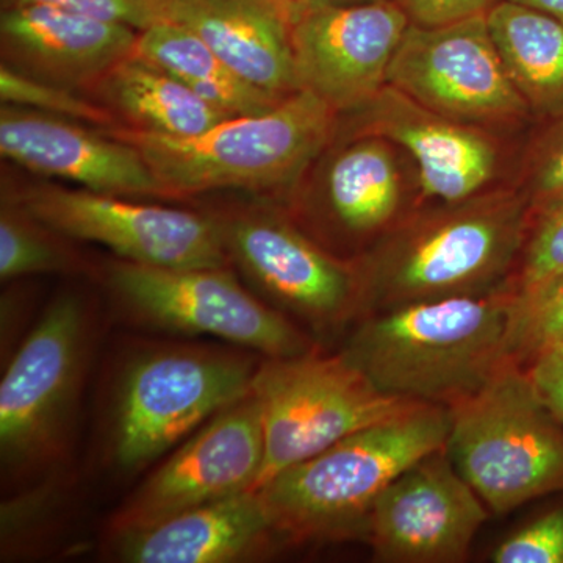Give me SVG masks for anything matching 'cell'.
I'll return each mask as SVG.
<instances>
[{
  "mask_svg": "<svg viewBox=\"0 0 563 563\" xmlns=\"http://www.w3.org/2000/svg\"><path fill=\"white\" fill-rule=\"evenodd\" d=\"M532 218L521 188L492 187L465 201L439 203L396 221L354 258L361 318L498 290L517 268Z\"/></svg>",
  "mask_w": 563,
  "mask_h": 563,
  "instance_id": "cell-1",
  "label": "cell"
},
{
  "mask_svg": "<svg viewBox=\"0 0 563 563\" xmlns=\"http://www.w3.org/2000/svg\"><path fill=\"white\" fill-rule=\"evenodd\" d=\"M446 450L493 514L563 490V424L514 358L468 398L448 407Z\"/></svg>",
  "mask_w": 563,
  "mask_h": 563,
  "instance_id": "cell-7",
  "label": "cell"
},
{
  "mask_svg": "<svg viewBox=\"0 0 563 563\" xmlns=\"http://www.w3.org/2000/svg\"><path fill=\"white\" fill-rule=\"evenodd\" d=\"M410 21L420 25H442L487 14L498 0H398Z\"/></svg>",
  "mask_w": 563,
  "mask_h": 563,
  "instance_id": "cell-33",
  "label": "cell"
},
{
  "mask_svg": "<svg viewBox=\"0 0 563 563\" xmlns=\"http://www.w3.org/2000/svg\"><path fill=\"white\" fill-rule=\"evenodd\" d=\"M231 263L240 266L263 301L320 342L361 318V277L274 210L217 218Z\"/></svg>",
  "mask_w": 563,
  "mask_h": 563,
  "instance_id": "cell-10",
  "label": "cell"
},
{
  "mask_svg": "<svg viewBox=\"0 0 563 563\" xmlns=\"http://www.w3.org/2000/svg\"><path fill=\"white\" fill-rule=\"evenodd\" d=\"M496 563H563V507L518 529L493 551Z\"/></svg>",
  "mask_w": 563,
  "mask_h": 563,
  "instance_id": "cell-29",
  "label": "cell"
},
{
  "mask_svg": "<svg viewBox=\"0 0 563 563\" xmlns=\"http://www.w3.org/2000/svg\"><path fill=\"white\" fill-rule=\"evenodd\" d=\"M488 514L443 448L380 493L363 540L384 563L463 562Z\"/></svg>",
  "mask_w": 563,
  "mask_h": 563,
  "instance_id": "cell-14",
  "label": "cell"
},
{
  "mask_svg": "<svg viewBox=\"0 0 563 563\" xmlns=\"http://www.w3.org/2000/svg\"><path fill=\"white\" fill-rule=\"evenodd\" d=\"M268 2L273 3V5L276 7V9L279 10L291 24L292 14H295L298 0H268Z\"/></svg>",
  "mask_w": 563,
  "mask_h": 563,
  "instance_id": "cell-36",
  "label": "cell"
},
{
  "mask_svg": "<svg viewBox=\"0 0 563 563\" xmlns=\"http://www.w3.org/2000/svg\"><path fill=\"white\" fill-rule=\"evenodd\" d=\"M523 366L537 395L563 424V343L536 352Z\"/></svg>",
  "mask_w": 563,
  "mask_h": 563,
  "instance_id": "cell-32",
  "label": "cell"
},
{
  "mask_svg": "<svg viewBox=\"0 0 563 563\" xmlns=\"http://www.w3.org/2000/svg\"><path fill=\"white\" fill-rule=\"evenodd\" d=\"M107 106L128 118L136 131L192 136L229 120L168 70L131 55L99 80Z\"/></svg>",
  "mask_w": 563,
  "mask_h": 563,
  "instance_id": "cell-22",
  "label": "cell"
},
{
  "mask_svg": "<svg viewBox=\"0 0 563 563\" xmlns=\"http://www.w3.org/2000/svg\"><path fill=\"white\" fill-rule=\"evenodd\" d=\"M95 313L80 295L55 296L0 384V462L9 481L57 470L73 443L95 350Z\"/></svg>",
  "mask_w": 563,
  "mask_h": 563,
  "instance_id": "cell-6",
  "label": "cell"
},
{
  "mask_svg": "<svg viewBox=\"0 0 563 563\" xmlns=\"http://www.w3.org/2000/svg\"><path fill=\"white\" fill-rule=\"evenodd\" d=\"M68 240L41 224L13 203L0 213V279H20L33 274L73 272L76 255L63 244Z\"/></svg>",
  "mask_w": 563,
  "mask_h": 563,
  "instance_id": "cell-25",
  "label": "cell"
},
{
  "mask_svg": "<svg viewBox=\"0 0 563 563\" xmlns=\"http://www.w3.org/2000/svg\"><path fill=\"white\" fill-rule=\"evenodd\" d=\"M110 539L117 561L128 563H232L257 558L280 540L255 490Z\"/></svg>",
  "mask_w": 563,
  "mask_h": 563,
  "instance_id": "cell-19",
  "label": "cell"
},
{
  "mask_svg": "<svg viewBox=\"0 0 563 563\" xmlns=\"http://www.w3.org/2000/svg\"><path fill=\"white\" fill-rule=\"evenodd\" d=\"M166 22L195 33L242 79L273 98L301 91L290 21L268 0H169Z\"/></svg>",
  "mask_w": 563,
  "mask_h": 563,
  "instance_id": "cell-20",
  "label": "cell"
},
{
  "mask_svg": "<svg viewBox=\"0 0 563 563\" xmlns=\"http://www.w3.org/2000/svg\"><path fill=\"white\" fill-rule=\"evenodd\" d=\"M0 154L22 168L121 198H163L141 152L106 131L24 107L0 109Z\"/></svg>",
  "mask_w": 563,
  "mask_h": 563,
  "instance_id": "cell-17",
  "label": "cell"
},
{
  "mask_svg": "<svg viewBox=\"0 0 563 563\" xmlns=\"http://www.w3.org/2000/svg\"><path fill=\"white\" fill-rule=\"evenodd\" d=\"M133 55L168 70L231 118L265 113L282 101L247 84L199 36L173 22L141 31Z\"/></svg>",
  "mask_w": 563,
  "mask_h": 563,
  "instance_id": "cell-24",
  "label": "cell"
},
{
  "mask_svg": "<svg viewBox=\"0 0 563 563\" xmlns=\"http://www.w3.org/2000/svg\"><path fill=\"white\" fill-rule=\"evenodd\" d=\"M263 357L243 347L150 344L125 355L111 383L106 459L136 474L214 415L250 395Z\"/></svg>",
  "mask_w": 563,
  "mask_h": 563,
  "instance_id": "cell-4",
  "label": "cell"
},
{
  "mask_svg": "<svg viewBox=\"0 0 563 563\" xmlns=\"http://www.w3.org/2000/svg\"><path fill=\"white\" fill-rule=\"evenodd\" d=\"M410 22L398 0L303 11L290 24L299 88L336 114L361 109L387 85Z\"/></svg>",
  "mask_w": 563,
  "mask_h": 563,
  "instance_id": "cell-15",
  "label": "cell"
},
{
  "mask_svg": "<svg viewBox=\"0 0 563 563\" xmlns=\"http://www.w3.org/2000/svg\"><path fill=\"white\" fill-rule=\"evenodd\" d=\"M515 292L409 303L366 314L340 354L385 395L453 407L512 358Z\"/></svg>",
  "mask_w": 563,
  "mask_h": 563,
  "instance_id": "cell-2",
  "label": "cell"
},
{
  "mask_svg": "<svg viewBox=\"0 0 563 563\" xmlns=\"http://www.w3.org/2000/svg\"><path fill=\"white\" fill-rule=\"evenodd\" d=\"M374 2H384V0H298L292 20H295L298 14L303 13V11L320 9V7L363 5V3Z\"/></svg>",
  "mask_w": 563,
  "mask_h": 563,
  "instance_id": "cell-34",
  "label": "cell"
},
{
  "mask_svg": "<svg viewBox=\"0 0 563 563\" xmlns=\"http://www.w3.org/2000/svg\"><path fill=\"white\" fill-rule=\"evenodd\" d=\"M485 16L504 66L532 113L563 111V22L509 0H498Z\"/></svg>",
  "mask_w": 563,
  "mask_h": 563,
  "instance_id": "cell-23",
  "label": "cell"
},
{
  "mask_svg": "<svg viewBox=\"0 0 563 563\" xmlns=\"http://www.w3.org/2000/svg\"><path fill=\"white\" fill-rule=\"evenodd\" d=\"M0 99L7 106L24 107L99 129L117 128L113 111L80 98L65 85L21 73L7 63L0 66Z\"/></svg>",
  "mask_w": 563,
  "mask_h": 563,
  "instance_id": "cell-26",
  "label": "cell"
},
{
  "mask_svg": "<svg viewBox=\"0 0 563 563\" xmlns=\"http://www.w3.org/2000/svg\"><path fill=\"white\" fill-rule=\"evenodd\" d=\"M265 455L262 409L254 393L225 407L174 448L169 457L111 515L110 537L254 490Z\"/></svg>",
  "mask_w": 563,
  "mask_h": 563,
  "instance_id": "cell-13",
  "label": "cell"
},
{
  "mask_svg": "<svg viewBox=\"0 0 563 563\" xmlns=\"http://www.w3.org/2000/svg\"><path fill=\"white\" fill-rule=\"evenodd\" d=\"M450 429L448 407L418 404L282 470L255 492L285 542L363 540L380 493L415 462L446 448Z\"/></svg>",
  "mask_w": 563,
  "mask_h": 563,
  "instance_id": "cell-3",
  "label": "cell"
},
{
  "mask_svg": "<svg viewBox=\"0 0 563 563\" xmlns=\"http://www.w3.org/2000/svg\"><path fill=\"white\" fill-rule=\"evenodd\" d=\"M387 85L426 109L485 131L512 128L532 114L504 66L485 14L442 25L410 22Z\"/></svg>",
  "mask_w": 563,
  "mask_h": 563,
  "instance_id": "cell-11",
  "label": "cell"
},
{
  "mask_svg": "<svg viewBox=\"0 0 563 563\" xmlns=\"http://www.w3.org/2000/svg\"><path fill=\"white\" fill-rule=\"evenodd\" d=\"M336 113L301 90L265 113L235 117L192 136L102 129L133 144L150 165L163 198L213 190L272 192L296 184L324 150Z\"/></svg>",
  "mask_w": 563,
  "mask_h": 563,
  "instance_id": "cell-5",
  "label": "cell"
},
{
  "mask_svg": "<svg viewBox=\"0 0 563 563\" xmlns=\"http://www.w3.org/2000/svg\"><path fill=\"white\" fill-rule=\"evenodd\" d=\"M518 5L529 7L563 22V0H509Z\"/></svg>",
  "mask_w": 563,
  "mask_h": 563,
  "instance_id": "cell-35",
  "label": "cell"
},
{
  "mask_svg": "<svg viewBox=\"0 0 563 563\" xmlns=\"http://www.w3.org/2000/svg\"><path fill=\"white\" fill-rule=\"evenodd\" d=\"M346 114L350 139L379 136L412 157L422 198L461 202L492 188L501 155L490 131L442 117L390 85Z\"/></svg>",
  "mask_w": 563,
  "mask_h": 563,
  "instance_id": "cell-16",
  "label": "cell"
},
{
  "mask_svg": "<svg viewBox=\"0 0 563 563\" xmlns=\"http://www.w3.org/2000/svg\"><path fill=\"white\" fill-rule=\"evenodd\" d=\"M10 203L68 240L101 244L125 262L157 268H228L217 218L121 196L32 187Z\"/></svg>",
  "mask_w": 563,
  "mask_h": 563,
  "instance_id": "cell-12",
  "label": "cell"
},
{
  "mask_svg": "<svg viewBox=\"0 0 563 563\" xmlns=\"http://www.w3.org/2000/svg\"><path fill=\"white\" fill-rule=\"evenodd\" d=\"M103 284L121 318L179 335L211 336L263 358L320 350L306 329L246 290L228 268H157L118 261Z\"/></svg>",
  "mask_w": 563,
  "mask_h": 563,
  "instance_id": "cell-8",
  "label": "cell"
},
{
  "mask_svg": "<svg viewBox=\"0 0 563 563\" xmlns=\"http://www.w3.org/2000/svg\"><path fill=\"white\" fill-rule=\"evenodd\" d=\"M139 31L49 5L3 7L0 36L14 60L31 66L40 79L68 85L101 80L135 52Z\"/></svg>",
  "mask_w": 563,
  "mask_h": 563,
  "instance_id": "cell-18",
  "label": "cell"
},
{
  "mask_svg": "<svg viewBox=\"0 0 563 563\" xmlns=\"http://www.w3.org/2000/svg\"><path fill=\"white\" fill-rule=\"evenodd\" d=\"M521 190L528 195L532 211L563 199V124L533 155L528 181Z\"/></svg>",
  "mask_w": 563,
  "mask_h": 563,
  "instance_id": "cell-31",
  "label": "cell"
},
{
  "mask_svg": "<svg viewBox=\"0 0 563 563\" xmlns=\"http://www.w3.org/2000/svg\"><path fill=\"white\" fill-rule=\"evenodd\" d=\"M563 274V199L533 211L531 229L509 279L515 292L528 291Z\"/></svg>",
  "mask_w": 563,
  "mask_h": 563,
  "instance_id": "cell-28",
  "label": "cell"
},
{
  "mask_svg": "<svg viewBox=\"0 0 563 563\" xmlns=\"http://www.w3.org/2000/svg\"><path fill=\"white\" fill-rule=\"evenodd\" d=\"M325 203L340 231L355 239L383 235L402 203V176L393 144L379 136L347 139L324 181Z\"/></svg>",
  "mask_w": 563,
  "mask_h": 563,
  "instance_id": "cell-21",
  "label": "cell"
},
{
  "mask_svg": "<svg viewBox=\"0 0 563 563\" xmlns=\"http://www.w3.org/2000/svg\"><path fill=\"white\" fill-rule=\"evenodd\" d=\"M252 393L262 409L265 455L254 490L282 470L418 404L380 391L342 354L321 350L263 358Z\"/></svg>",
  "mask_w": 563,
  "mask_h": 563,
  "instance_id": "cell-9",
  "label": "cell"
},
{
  "mask_svg": "<svg viewBox=\"0 0 563 563\" xmlns=\"http://www.w3.org/2000/svg\"><path fill=\"white\" fill-rule=\"evenodd\" d=\"M22 3H49L141 32L166 22L169 0H2V9Z\"/></svg>",
  "mask_w": 563,
  "mask_h": 563,
  "instance_id": "cell-30",
  "label": "cell"
},
{
  "mask_svg": "<svg viewBox=\"0 0 563 563\" xmlns=\"http://www.w3.org/2000/svg\"><path fill=\"white\" fill-rule=\"evenodd\" d=\"M558 343H563V274L515 292L510 354L525 365L536 352Z\"/></svg>",
  "mask_w": 563,
  "mask_h": 563,
  "instance_id": "cell-27",
  "label": "cell"
}]
</instances>
